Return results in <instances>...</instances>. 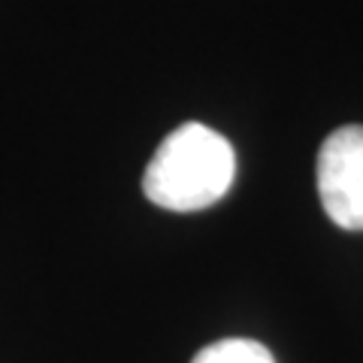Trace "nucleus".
<instances>
[{"instance_id":"3","label":"nucleus","mask_w":363,"mask_h":363,"mask_svg":"<svg viewBox=\"0 0 363 363\" xmlns=\"http://www.w3.org/2000/svg\"><path fill=\"white\" fill-rule=\"evenodd\" d=\"M191 363H276V360L255 339H221V342L206 345Z\"/></svg>"},{"instance_id":"1","label":"nucleus","mask_w":363,"mask_h":363,"mask_svg":"<svg viewBox=\"0 0 363 363\" xmlns=\"http://www.w3.org/2000/svg\"><path fill=\"white\" fill-rule=\"evenodd\" d=\"M236 155L218 130L188 121L164 136L145 167L143 191L155 206L197 212L218 203L233 185Z\"/></svg>"},{"instance_id":"2","label":"nucleus","mask_w":363,"mask_h":363,"mask_svg":"<svg viewBox=\"0 0 363 363\" xmlns=\"http://www.w3.org/2000/svg\"><path fill=\"white\" fill-rule=\"evenodd\" d=\"M318 197L336 227L363 230V128L348 124L318 152Z\"/></svg>"}]
</instances>
